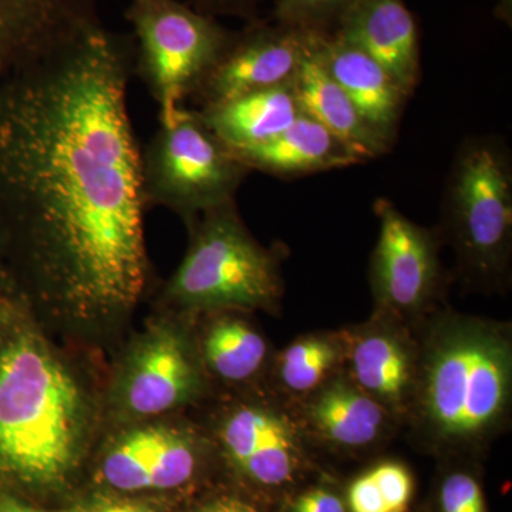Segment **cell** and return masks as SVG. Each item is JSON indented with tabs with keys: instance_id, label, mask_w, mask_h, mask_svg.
<instances>
[{
	"instance_id": "cell-1",
	"label": "cell",
	"mask_w": 512,
	"mask_h": 512,
	"mask_svg": "<svg viewBox=\"0 0 512 512\" xmlns=\"http://www.w3.org/2000/svg\"><path fill=\"white\" fill-rule=\"evenodd\" d=\"M133 76V36L100 23L0 82V244L80 316L127 312L150 278Z\"/></svg>"
},
{
	"instance_id": "cell-2",
	"label": "cell",
	"mask_w": 512,
	"mask_h": 512,
	"mask_svg": "<svg viewBox=\"0 0 512 512\" xmlns=\"http://www.w3.org/2000/svg\"><path fill=\"white\" fill-rule=\"evenodd\" d=\"M420 367L404 426L434 453L483 450L512 409V328L440 308L417 328Z\"/></svg>"
},
{
	"instance_id": "cell-3",
	"label": "cell",
	"mask_w": 512,
	"mask_h": 512,
	"mask_svg": "<svg viewBox=\"0 0 512 512\" xmlns=\"http://www.w3.org/2000/svg\"><path fill=\"white\" fill-rule=\"evenodd\" d=\"M86 409L66 367L32 333L0 345V473L52 483L82 444Z\"/></svg>"
},
{
	"instance_id": "cell-4",
	"label": "cell",
	"mask_w": 512,
	"mask_h": 512,
	"mask_svg": "<svg viewBox=\"0 0 512 512\" xmlns=\"http://www.w3.org/2000/svg\"><path fill=\"white\" fill-rule=\"evenodd\" d=\"M190 245L165 298L191 312L281 309L282 249L266 248L242 221L237 201L187 222Z\"/></svg>"
},
{
	"instance_id": "cell-5",
	"label": "cell",
	"mask_w": 512,
	"mask_h": 512,
	"mask_svg": "<svg viewBox=\"0 0 512 512\" xmlns=\"http://www.w3.org/2000/svg\"><path fill=\"white\" fill-rule=\"evenodd\" d=\"M439 232L454 249L464 284L485 292L511 284L512 165L503 141L471 138L458 150Z\"/></svg>"
},
{
	"instance_id": "cell-6",
	"label": "cell",
	"mask_w": 512,
	"mask_h": 512,
	"mask_svg": "<svg viewBox=\"0 0 512 512\" xmlns=\"http://www.w3.org/2000/svg\"><path fill=\"white\" fill-rule=\"evenodd\" d=\"M251 170L205 123L200 111L181 107L141 147L144 207L175 212L185 222L235 201Z\"/></svg>"
},
{
	"instance_id": "cell-7",
	"label": "cell",
	"mask_w": 512,
	"mask_h": 512,
	"mask_svg": "<svg viewBox=\"0 0 512 512\" xmlns=\"http://www.w3.org/2000/svg\"><path fill=\"white\" fill-rule=\"evenodd\" d=\"M134 76L156 101L160 124L174 119L231 43L234 32L185 0H130Z\"/></svg>"
},
{
	"instance_id": "cell-8",
	"label": "cell",
	"mask_w": 512,
	"mask_h": 512,
	"mask_svg": "<svg viewBox=\"0 0 512 512\" xmlns=\"http://www.w3.org/2000/svg\"><path fill=\"white\" fill-rule=\"evenodd\" d=\"M379 237L370 256L369 282L373 313L417 329L439 311L448 284L441 264L443 239L407 218L392 201L375 202Z\"/></svg>"
},
{
	"instance_id": "cell-9",
	"label": "cell",
	"mask_w": 512,
	"mask_h": 512,
	"mask_svg": "<svg viewBox=\"0 0 512 512\" xmlns=\"http://www.w3.org/2000/svg\"><path fill=\"white\" fill-rule=\"evenodd\" d=\"M229 463L265 490H289L309 466L313 447L285 400H249L229 407L217 429Z\"/></svg>"
},
{
	"instance_id": "cell-10",
	"label": "cell",
	"mask_w": 512,
	"mask_h": 512,
	"mask_svg": "<svg viewBox=\"0 0 512 512\" xmlns=\"http://www.w3.org/2000/svg\"><path fill=\"white\" fill-rule=\"evenodd\" d=\"M313 33L256 19L234 32L227 50L191 97L192 109H205L244 94L291 83Z\"/></svg>"
},
{
	"instance_id": "cell-11",
	"label": "cell",
	"mask_w": 512,
	"mask_h": 512,
	"mask_svg": "<svg viewBox=\"0 0 512 512\" xmlns=\"http://www.w3.org/2000/svg\"><path fill=\"white\" fill-rule=\"evenodd\" d=\"M342 332L343 372L404 426L419 379L417 329L372 313L366 322L346 326Z\"/></svg>"
},
{
	"instance_id": "cell-12",
	"label": "cell",
	"mask_w": 512,
	"mask_h": 512,
	"mask_svg": "<svg viewBox=\"0 0 512 512\" xmlns=\"http://www.w3.org/2000/svg\"><path fill=\"white\" fill-rule=\"evenodd\" d=\"M201 360L178 330L161 326L138 343L121 383V402L138 417L157 416L200 396Z\"/></svg>"
},
{
	"instance_id": "cell-13",
	"label": "cell",
	"mask_w": 512,
	"mask_h": 512,
	"mask_svg": "<svg viewBox=\"0 0 512 512\" xmlns=\"http://www.w3.org/2000/svg\"><path fill=\"white\" fill-rule=\"evenodd\" d=\"M100 23V0H0V82Z\"/></svg>"
},
{
	"instance_id": "cell-14",
	"label": "cell",
	"mask_w": 512,
	"mask_h": 512,
	"mask_svg": "<svg viewBox=\"0 0 512 512\" xmlns=\"http://www.w3.org/2000/svg\"><path fill=\"white\" fill-rule=\"evenodd\" d=\"M291 406L313 446L343 453L380 446L402 427L345 372Z\"/></svg>"
},
{
	"instance_id": "cell-15",
	"label": "cell",
	"mask_w": 512,
	"mask_h": 512,
	"mask_svg": "<svg viewBox=\"0 0 512 512\" xmlns=\"http://www.w3.org/2000/svg\"><path fill=\"white\" fill-rule=\"evenodd\" d=\"M329 35L359 47L412 96L420 82L419 29L404 0H357Z\"/></svg>"
},
{
	"instance_id": "cell-16",
	"label": "cell",
	"mask_w": 512,
	"mask_h": 512,
	"mask_svg": "<svg viewBox=\"0 0 512 512\" xmlns=\"http://www.w3.org/2000/svg\"><path fill=\"white\" fill-rule=\"evenodd\" d=\"M315 52L329 76L363 117L393 143L409 99L386 70L359 47L329 33H315Z\"/></svg>"
},
{
	"instance_id": "cell-17",
	"label": "cell",
	"mask_w": 512,
	"mask_h": 512,
	"mask_svg": "<svg viewBox=\"0 0 512 512\" xmlns=\"http://www.w3.org/2000/svg\"><path fill=\"white\" fill-rule=\"evenodd\" d=\"M315 33L292 84L302 113L335 134L362 161L382 157L393 143L380 134L329 76L315 52Z\"/></svg>"
},
{
	"instance_id": "cell-18",
	"label": "cell",
	"mask_w": 512,
	"mask_h": 512,
	"mask_svg": "<svg viewBox=\"0 0 512 512\" xmlns=\"http://www.w3.org/2000/svg\"><path fill=\"white\" fill-rule=\"evenodd\" d=\"M235 153L251 173L261 171L284 178L363 163L340 138L305 113L279 136Z\"/></svg>"
},
{
	"instance_id": "cell-19",
	"label": "cell",
	"mask_w": 512,
	"mask_h": 512,
	"mask_svg": "<svg viewBox=\"0 0 512 512\" xmlns=\"http://www.w3.org/2000/svg\"><path fill=\"white\" fill-rule=\"evenodd\" d=\"M198 111L212 131L234 151L249 150L272 140L302 113L292 82Z\"/></svg>"
},
{
	"instance_id": "cell-20",
	"label": "cell",
	"mask_w": 512,
	"mask_h": 512,
	"mask_svg": "<svg viewBox=\"0 0 512 512\" xmlns=\"http://www.w3.org/2000/svg\"><path fill=\"white\" fill-rule=\"evenodd\" d=\"M345 367L342 329L305 333L272 356L271 369L276 392L282 400L296 404L311 396Z\"/></svg>"
},
{
	"instance_id": "cell-21",
	"label": "cell",
	"mask_w": 512,
	"mask_h": 512,
	"mask_svg": "<svg viewBox=\"0 0 512 512\" xmlns=\"http://www.w3.org/2000/svg\"><path fill=\"white\" fill-rule=\"evenodd\" d=\"M222 311L201 339V365L227 383H247L271 365L272 353L265 336L248 320Z\"/></svg>"
},
{
	"instance_id": "cell-22",
	"label": "cell",
	"mask_w": 512,
	"mask_h": 512,
	"mask_svg": "<svg viewBox=\"0 0 512 512\" xmlns=\"http://www.w3.org/2000/svg\"><path fill=\"white\" fill-rule=\"evenodd\" d=\"M414 495L412 471L384 460L353 478L346 488L348 512H409Z\"/></svg>"
},
{
	"instance_id": "cell-23",
	"label": "cell",
	"mask_w": 512,
	"mask_h": 512,
	"mask_svg": "<svg viewBox=\"0 0 512 512\" xmlns=\"http://www.w3.org/2000/svg\"><path fill=\"white\" fill-rule=\"evenodd\" d=\"M200 451L190 433L154 427L153 444L148 458L150 488L170 490L187 484L197 473Z\"/></svg>"
},
{
	"instance_id": "cell-24",
	"label": "cell",
	"mask_w": 512,
	"mask_h": 512,
	"mask_svg": "<svg viewBox=\"0 0 512 512\" xmlns=\"http://www.w3.org/2000/svg\"><path fill=\"white\" fill-rule=\"evenodd\" d=\"M153 436L154 427H144L131 431L117 441L103 464V474L107 483L121 491L150 488L148 458Z\"/></svg>"
},
{
	"instance_id": "cell-25",
	"label": "cell",
	"mask_w": 512,
	"mask_h": 512,
	"mask_svg": "<svg viewBox=\"0 0 512 512\" xmlns=\"http://www.w3.org/2000/svg\"><path fill=\"white\" fill-rule=\"evenodd\" d=\"M357 0H275L272 20L311 33H329Z\"/></svg>"
},
{
	"instance_id": "cell-26",
	"label": "cell",
	"mask_w": 512,
	"mask_h": 512,
	"mask_svg": "<svg viewBox=\"0 0 512 512\" xmlns=\"http://www.w3.org/2000/svg\"><path fill=\"white\" fill-rule=\"evenodd\" d=\"M437 501L440 512H487L480 481L463 470L451 471L444 476Z\"/></svg>"
},
{
	"instance_id": "cell-27",
	"label": "cell",
	"mask_w": 512,
	"mask_h": 512,
	"mask_svg": "<svg viewBox=\"0 0 512 512\" xmlns=\"http://www.w3.org/2000/svg\"><path fill=\"white\" fill-rule=\"evenodd\" d=\"M192 8L214 18H238L245 22L261 19L262 9L275 0H185Z\"/></svg>"
},
{
	"instance_id": "cell-28",
	"label": "cell",
	"mask_w": 512,
	"mask_h": 512,
	"mask_svg": "<svg viewBox=\"0 0 512 512\" xmlns=\"http://www.w3.org/2000/svg\"><path fill=\"white\" fill-rule=\"evenodd\" d=\"M288 512H348L345 497L325 485L305 488L289 501Z\"/></svg>"
},
{
	"instance_id": "cell-29",
	"label": "cell",
	"mask_w": 512,
	"mask_h": 512,
	"mask_svg": "<svg viewBox=\"0 0 512 512\" xmlns=\"http://www.w3.org/2000/svg\"><path fill=\"white\" fill-rule=\"evenodd\" d=\"M194 512H261L255 505L242 500V498L234 497V495H222V497L214 498L208 503L202 504Z\"/></svg>"
},
{
	"instance_id": "cell-30",
	"label": "cell",
	"mask_w": 512,
	"mask_h": 512,
	"mask_svg": "<svg viewBox=\"0 0 512 512\" xmlns=\"http://www.w3.org/2000/svg\"><path fill=\"white\" fill-rule=\"evenodd\" d=\"M93 512H151L150 508L140 503H131V501H117V503H110L101 505Z\"/></svg>"
},
{
	"instance_id": "cell-31",
	"label": "cell",
	"mask_w": 512,
	"mask_h": 512,
	"mask_svg": "<svg viewBox=\"0 0 512 512\" xmlns=\"http://www.w3.org/2000/svg\"><path fill=\"white\" fill-rule=\"evenodd\" d=\"M498 19L511 25L512 19V0H497V9H495Z\"/></svg>"
},
{
	"instance_id": "cell-32",
	"label": "cell",
	"mask_w": 512,
	"mask_h": 512,
	"mask_svg": "<svg viewBox=\"0 0 512 512\" xmlns=\"http://www.w3.org/2000/svg\"><path fill=\"white\" fill-rule=\"evenodd\" d=\"M0 512H42L16 503H0Z\"/></svg>"
}]
</instances>
